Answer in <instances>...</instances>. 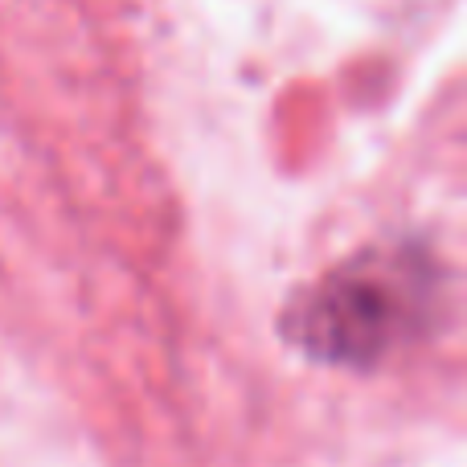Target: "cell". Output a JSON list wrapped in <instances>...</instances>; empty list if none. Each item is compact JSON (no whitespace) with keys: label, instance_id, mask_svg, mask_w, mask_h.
Returning a JSON list of instances; mask_svg holds the SVG:
<instances>
[{"label":"cell","instance_id":"cell-1","mask_svg":"<svg viewBox=\"0 0 467 467\" xmlns=\"http://www.w3.org/2000/svg\"><path fill=\"white\" fill-rule=\"evenodd\" d=\"M443 307V271L419 246H378L345 258L291 299L283 328L328 365H378L427 337Z\"/></svg>","mask_w":467,"mask_h":467}]
</instances>
